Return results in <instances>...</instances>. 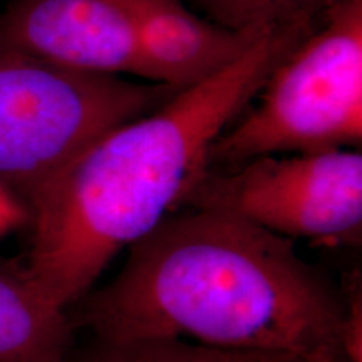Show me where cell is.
Returning <instances> with one entry per match:
<instances>
[{
    "label": "cell",
    "mask_w": 362,
    "mask_h": 362,
    "mask_svg": "<svg viewBox=\"0 0 362 362\" xmlns=\"http://www.w3.org/2000/svg\"><path fill=\"white\" fill-rule=\"evenodd\" d=\"M346 300L288 237L218 208L181 206L129 247L86 304L99 341L181 339L243 354L344 357Z\"/></svg>",
    "instance_id": "obj_1"
},
{
    "label": "cell",
    "mask_w": 362,
    "mask_h": 362,
    "mask_svg": "<svg viewBox=\"0 0 362 362\" xmlns=\"http://www.w3.org/2000/svg\"><path fill=\"white\" fill-rule=\"evenodd\" d=\"M320 16L270 27L225 69L99 136L30 194L25 265L51 300L66 309L83 297L115 255L180 206L215 139Z\"/></svg>",
    "instance_id": "obj_2"
},
{
    "label": "cell",
    "mask_w": 362,
    "mask_h": 362,
    "mask_svg": "<svg viewBox=\"0 0 362 362\" xmlns=\"http://www.w3.org/2000/svg\"><path fill=\"white\" fill-rule=\"evenodd\" d=\"M253 101L211 144L206 170L280 153L361 146L362 0H341L324 11Z\"/></svg>",
    "instance_id": "obj_3"
},
{
    "label": "cell",
    "mask_w": 362,
    "mask_h": 362,
    "mask_svg": "<svg viewBox=\"0 0 362 362\" xmlns=\"http://www.w3.org/2000/svg\"><path fill=\"white\" fill-rule=\"evenodd\" d=\"M178 90L71 69L0 44V183L25 205L99 136L158 110Z\"/></svg>",
    "instance_id": "obj_4"
},
{
    "label": "cell",
    "mask_w": 362,
    "mask_h": 362,
    "mask_svg": "<svg viewBox=\"0 0 362 362\" xmlns=\"http://www.w3.org/2000/svg\"><path fill=\"white\" fill-rule=\"evenodd\" d=\"M181 206L232 211L288 238H356L362 225V155L354 149L267 155L230 170H206Z\"/></svg>",
    "instance_id": "obj_5"
},
{
    "label": "cell",
    "mask_w": 362,
    "mask_h": 362,
    "mask_svg": "<svg viewBox=\"0 0 362 362\" xmlns=\"http://www.w3.org/2000/svg\"><path fill=\"white\" fill-rule=\"evenodd\" d=\"M0 44L71 69L148 81L133 0H8Z\"/></svg>",
    "instance_id": "obj_6"
},
{
    "label": "cell",
    "mask_w": 362,
    "mask_h": 362,
    "mask_svg": "<svg viewBox=\"0 0 362 362\" xmlns=\"http://www.w3.org/2000/svg\"><path fill=\"white\" fill-rule=\"evenodd\" d=\"M185 2L133 0L138 45L149 83L178 89L202 83L237 61L270 29H226L197 16Z\"/></svg>",
    "instance_id": "obj_7"
},
{
    "label": "cell",
    "mask_w": 362,
    "mask_h": 362,
    "mask_svg": "<svg viewBox=\"0 0 362 362\" xmlns=\"http://www.w3.org/2000/svg\"><path fill=\"white\" fill-rule=\"evenodd\" d=\"M25 262H0V362H67L71 322Z\"/></svg>",
    "instance_id": "obj_8"
},
{
    "label": "cell",
    "mask_w": 362,
    "mask_h": 362,
    "mask_svg": "<svg viewBox=\"0 0 362 362\" xmlns=\"http://www.w3.org/2000/svg\"><path fill=\"white\" fill-rule=\"evenodd\" d=\"M206 19L226 29H267L317 17L341 0H189Z\"/></svg>",
    "instance_id": "obj_9"
},
{
    "label": "cell",
    "mask_w": 362,
    "mask_h": 362,
    "mask_svg": "<svg viewBox=\"0 0 362 362\" xmlns=\"http://www.w3.org/2000/svg\"><path fill=\"white\" fill-rule=\"evenodd\" d=\"M83 362H247L243 352L221 351L181 339L104 342Z\"/></svg>",
    "instance_id": "obj_10"
},
{
    "label": "cell",
    "mask_w": 362,
    "mask_h": 362,
    "mask_svg": "<svg viewBox=\"0 0 362 362\" xmlns=\"http://www.w3.org/2000/svg\"><path fill=\"white\" fill-rule=\"evenodd\" d=\"M25 223H29L27 206L0 183V238Z\"/></svg>",
    "instance_id": "obj_11"
},
{
    "label": "cell",
    "mask_w": 362,
    "mask_h": 362,
    "mask_svg": "<svg viewBox=\"0 0 362 362\" xmlns=\"http://www.w3.org/2000/svg\"><path fill=\"white\" fill-rule=\"evenodd\" d=\"M247 362H346L334 352H267V354H247Z\"/></svg>",
    "instance_id": "obj_12"
}]
</instances>
